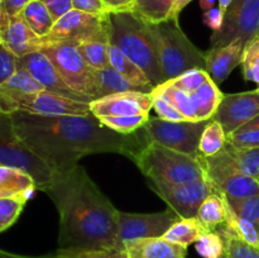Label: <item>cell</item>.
Instances as JSON below:
<instances>
[{
	"label": "cell",
	"instance_id": "1f68e13d",
	"mask_svg": "<svg viewBox=\"0 0 259 258\" xmlns=\"http://www.w3.org/2000/svg\"><path fill=\"white\" fill-rule=\"evenodd\" d=\"M225 148L242 174L258 179L259 177V147H235L225 144Z\"/></svg>",
	"mask_w": 259,
	"mask_h": 258
},
{
	"label": "cell",
	"instance_id": "30bf717a",
	"mask_svg": "<svg viewBox=\"0 0 259 258\" xmlns=\"http://www.w3.org/2000/svg\"><path fill=\"white\" fill-rule=\"evenodd\" d=\"M110 27L108 13L91 14L72 9L57 20L50 34L42 42H68L78 45L90 40L110 42Z\"/></svg>",
	"mask_w": 259,
	"mask_h": 258
},
{
	"label": "cell",
	"instance_id": "c3c4849f",
	"mask_svg": "<svg viewBox=\"0 0 259 258\" xmlns=\"http://www.w3.org/2000/svg\"><path fill=\"white\" fill-rule=\"evenodd\" d=\"M202 20H204L205 25L212 29V33H218L224 24V14L220 12L219 8H212L207 12H204Z\"/></svg>",
	"mask_w": 259,
	"mask_h": 258
},
{
	"label": "cell",
	"instance_id": "603a6c76",
	"mask_svg": "<svg viewBox=\"0 0 259 258\" xmlns=\"http://www.w3.org/2000/svg\"><path fill=\"white\" fill-rule=\"evenodd\" d=\"M0 190L5 196H18L29 200L37 190L32 176L20 169L0 166Z\"/></svg>",
	"mask_w": 259,
	"mask_h": 258
},
{
	"label": "cell",
	"instance_id": "ba28073f",
	"mask_svg": "<svg viewBox=\"0 0 259 258\" xmlns=\"http://www.w3.org/2000/svg\"><path fill=\"white\" fill-rule=\"evenodd\" d=\"M210 120L211 119L197 121H167L161 118L149 116L142 131L149 142H156L167 148L199 159L201 157L199 151L200 138Z\"/></svg>",
	"mask_w": 259,
	"mask_h": 258
},
{
	"label": "cell",
	"instance_id": "6f0895ef",
	"mask_svg": "<svg viewBox=\"0 0 259 258\" xmlns=\"http://www.w3.org/2000/svg\"><path fill=\"white\" fill-rule=\"evenodd\" d=\"M50 258H55V255H53V257H50Z\"/></svg>",
	"mask_w": 259,
	"mask_h": 258
},
{
	"label": "cell",
	"instance_id": "836d02e7",
	"mask_svg": "<svg viewBox=\"0 0 259 258\" xmlns=\"http://www.w3.org/2000/svg\"><path fill=\"white\" fill-rule=\"evenodd\" d=\"M77 50L83 57L85 62L95 70H104L110 67V58H109L108 40H90V42L78 43Z\"/></svg>",
	"mask_w": 259,
	"mask_h": 258
},
{
	"label": "cell",
	"instance_id": "52a82bcc",
	"mask_svg": "<svg viewBox=\"0 0 259 258\" xmlns=\"http://www.w3.org/2000/svg\"><path fill=\"white\" fill-rule=\"evenodd\" d=\"M206 179L218 194L227 199H244L259 194L257 179L242 174L227 148L211 157H200Z\"/></svg>",
	"mask_w": 259,
	"mask_h": 258
},
{
	"label": "cell",
	"instance_id": "44dd1931",
	"mask_svg": "<svg viewBox=\"0 0 259 258\" xmlns=\"http://www.w3.org/2000/svg\"><path fill=\"white\" fill-rule=\"evenodd\" d=\"M126 258H186L187 248L163 237L141 238L123 243Z\"/></svg>",
	"mask_w": 259,
	"mask_h": 258
},
{
	"label": "cell",
	"instance_id": "b9f144b4",
	"mask_svg": "<svg viewBox=\"0 0 259 258\" xmlns=\"http://www.w3.org/2000/svg\"><path fill=\"white\" fill-rule=\"evenodd\" d=\"M55 258H126L123 249H58Z\"/></svg>",
	"mask_w": 259,
	"mask_h": 258
},
{
	"label": "cell",
	"instance_id": "f907efd6",
	"mask_svg": "<svg viewBox=\"0 0 259 258\" xmlns=\"http://www.w3.org/2000/svg\"><path fill=\"white\" fill-rule=\"evenodd\" d=\"M30 0H3L4 10L9 17L18 15Z\"/></svg>",
	"mask_w": 259,
	"mask_h": 258
},
{
	"label": "cell",
	"instance_id": "681fc988",
	"mask_svg": "<svg viewBox=\"0 0 259 258\" xmlns=\"http://www.w3.org/2000/svg\"><path fill=\"white\" fill-rule=\"evenodd\" d=\"M108 13L111 12H123V10H131L133 7L134 0H103Z\"/></svg>",
	"mask_w": 259,
	"mask_h": 258
},
{
	"label": "cell",
	"instance_id": "4dcf8cb0",
	"mask_svg": "<svg viewBox=\"0 0 259 258\" xmlns=\"http://www.w3.org/2000/svg\"><path fill=\"white\" fill-rule=\"evenodd\" d=\"M225 201H227V199H225ZM224 225L232 234H234L239 239L244 240V242L249 243L252 245H255V247H259V232L257 228H255V225L250 223L249 220L238 215L232 209V206H230L228 201L227 209H225Z\"/></svg>",
	"mask_w": 259,
	"mask_h": 258
},
{
	"label": "cell",
	"instance_id": "816d5d0a",
	"mask_svg": "<svg viewBox=\"0 0 259 258\" xmlns=\"http://www.w3.org/2000/svg\"><path fill=\"white\" fill-rule=\"evenodd\" d=\"M191 2H192V0H176L174 8H172L171 13H169L168 19L179 20V17H180V14H181L182 10H184L185 8H186L187 5H189Z\"/></svg>",
	"mask_w": 259,
	"mask_h": 258
},
{
	"label": "cell",
	"instance_id": "4316f807",
	"mask_svg": "<svg viewBox=\"0 0 259 258\" xmlns=\"http://www.w3.org/2000/svg\"><path fill=\"white\" fill-rule=\"evenodd\" d=\"M23 19L27 22L30 29L40 38L50 34L55 25L52 15L48 12L47 7L40 0H30L20 12Z\"/></svg>",
	"mask_w": 259,
	"mask_h": 258
},
{
	"label": "cell",
	"instance_id": "484cf974",
	"mask_svg": "<svg viewBox=\"0 0 259 258\" xmlns=\"http://www.w3.org/2000/svg\"><path fill=\"white\" fill-rule=\"evenodd\" d=\"M210 232L202 225V223L195 218H180L166 233L163 238L168 242L176 243V244L189 247L190 244H195L196 240L201 237L204 233Z\"/></svg>",
	"mask_w": 259,
	"mask_h": 258
},
{
	"label": "cell",
	"instance_id": "cb8c5ba5",
	"mask_svg": "<svg viewBox=\"0 0 259 258\" xmlns=\"http://www.w3.org/2000/svg\"><path fill=\"white\" fill-rule=\"evenodd\" d=\"M109 58H110V66L120 73L123 77L133 82L134 85L141 86L142 89L151 94L153 91L154 86L148 80L144 71L137 65L136 62L131 60L126 55H124L118 47L110 45L109 46Z\"/></svg>",
	"mask_w": 259,
	"mask_h": 258
},
{
	"label": "cell",
	"instance_id": "8fae6325",
	"mask_svg": "<svg viewBox=\"0 0 259 258\" xmlns=\"http://www.w3.org/2000/svg\"><path fill=\"white\" fill-rule=\"evenodd\" d=\"M259 37V0H233L224 15V24L212 33L211 47L228 45L234 40L247 43Z\"/></svg>",
	"mask_w": 259,
	"mask_h": 258
},
{
	"label": "cell",
	"instance_id": "f546056e",
	"mask_svg": "<svg viewBox=\"0 0 259 258\" xmlns=\"http://www.w3.org/2000/svg\"><path fill=\"white\" fill-rule=\"evenodd\" d=\"M175 3L176 0H134L131 10L147 23L157 24L168 19Z\"/></svg>",
	"mask_w": 259,
	"mask_h": 258
},
{
	"label": "cell",
	"instance_id": "91938a15",
	"mask_svg": "<svg viewBox=\"0 0 259 258\" xmlns=\"http://www.w3.org/2000/svg\"><path fill=\"white\" fill-rule=\"evenodd\" d=\"M222 258H224V257H222Z\"/></svg>",
	"mask_w": 259,
	"mask_h": 258
},
{
	"label": "cell",
	"instance_id": "e0dca14e",
	"mask_svg": "<svg viewBox=\"0 0 259 258\" xmlns=\"http://www.w3.org/2000/svg\"><path fill=\"white\" fill-rule=\"evenodd\" d=\"M19 111L48 116L89 115L91 114L90 103L73 100V99L66 98V96L58 95V94L51 93L47 90L30 95L20 106Z\"/></svg>",
	"mask_w": 259,
	"mask_h": 258
},
{
	"label": "cell",
	"instance_id": "6da1fadb",
	"mask_svg": "<svg viewBox=\"0 0 259 258\" xmlns=\"http://www.w3.org/2000/svg\"><path fill=\"white\" fill-rule=\"evenodd\" d=\"M10 116L20 139L57 172L72 168L89 154L119 153L132 158L149 142L142 129L128 136L116 133L93 113L48 116L17 111Z\"/></svg>",
	"mask_w": 259,
	"mask_h": 258
},
{
	"label": "cell",
	"instance_id": "d590c367",
	"mask_svg": "<svg viewBox=\"0 0 259 258\" xmlns=\"http://www.w3.org/2000/svg\"><path fill=\"white\" fill-rule=\"evenodd\" d=\"M101 123L111 131L120 134H133L144 126L148 121L149 114H138V115H109L101 116Z\"/></svg>",
	"mask_w": 259,
	"mask_h": 258
},
{
	"label": "cell",
	"instance_id": "9a60e30c",
	"mask_svg": "<svg viewBox=\"0 0 259 258\" xmlns=\"http://www.w3.org/2000/svg\"><path fill=\"white\" fill-rule=\"evenodd\" d=\"M18 67L24 68L25 71H28L45 88V90L73 99V100L90 103L89 99L83 98L82 95L73 91L66 83V81L63 80V77L58 72L57 68L55 67V65L48 60L47 56H45L39 51L18 58Z\"/></svg>",
	"mask_w": 259,
	"mask_h": 258
},
{
	"label": "cell",
	"instance_id": "7a4b0ae2",
	"mask_svg": "<svg viewBox=\"0 0 259 258\" xmlns=\"http://www.w3.org/2000/svg\"><path fill=\"white\" fill-rule=\"evenodd\" d=\"M45 192L60 215L58 249H123L118 242L119 210L82 166L57 172Z\"/></svg>",
	"mask_w": 259,
	"mask_h": 258
},
{
	"label": "cell",
	"instance_id": "2e32d148",
	"mask_svg": "<svg viewBox=\"0 0 259 258\" xmlns=\"http://www.w3.org/2000/svg\"><path fill=\"white\" fill-rule=\"evenodd\" d=\"M153 99L148 93L125 91L96 99L90 103V110L98 118L109 115H138L149 114Z\"/></svg>",
	"mask_w": 259,
	"mask_h": 258
},
{
	"label": "cell",
	"instance_id": "60d3db41",
	"mask_svg": "<svg viewBox=\"0 0 259 258\" xmlns=\"http://www.w3.org/2000/svg\"><path fill=\"white\" fill-rule=\"evenodd\" d=\"M227 201L238 215L253 223L259 232V194L244 199H227Z\"/></svg>",
	"mask_w": 259,
	"mask_h": 258
},
{
	"label": "cell",
	"instance_id": "83f0119b",
	"mask_svg": "<svg viewBox=\"0 0 259 258\" xmlns=\"http://www.w3.org/2000/svg\"><path fill=\"white\" fill-rule=\"evenodd\" d=\"M225 209H227V201L224 195L212 192L199 207L196 218L207 230L214 232L218 227L225 223Z\"/></svg>",
	"mask_w": 259,
	"mask_h": 258
},
{
	"label": "cell",
	"instance_id": "3957f363",
	"mask_svg": "<svg viewBox=\"0 0 259 258\" xmlns=\"http://www.w3.org/2000/svg\"><path fill=\"white\" fill-rule=\"evenodd\" d=\"M110 45L136 62L147 75L152 85L163 83L156 38L151 24L132 10L108 13Z\"/></svg>",
	"mask_w": 259,
	"mask_h": 258
},
{
	"label": "cell",
	"instance_id": "7c38bea8",
	"mask_svg": "<svg viewBox=\"0 0 259 258\" xmlns=\"http://www.w3.org/2000/svg\"><path fill=\"white\" fill-rule=\"evenodd\" d=\"M149 187L181 218L196 217L204 200L215 192L206 177L187 184H166L149 180Z\"/></svg>",
	"mask_w": 259,
	"mask_h": 258
},
{
	"label": "cell",
	"instance_id": "ac0fdd59",
	"mask_svg": "<svg viewBox=\"0 0 259 258\" xmlns=\"http://www.w3.org/2000/svg\"><path fill=\"white\" fill-rule=\"evenodd\" d=\"M43 90L45 88L28 71L18 67V70L0 85V113L8 115L17 113L30 95Z\"/></svg>",
	"mask_w": 259,
	"mask_h": 258
},
{
	"label": "cell",
	"instance_id": "f35d334b",
	"mask_svg": "<svg viewBox=\"0 0 259 258\" xmlns=\"http://www.w3.org/2000/svg\"><path fill=\"white\" fill-rule=\"evenodd\" d=\"M195 248L202 258H222L225 252L224 239L217 232H206L196 240Z\"/></svg>",
	"mask_w": 259,
	"mask_h": 258
},
{
	"label": "cell",
	"instance_id": "7bdbcfd3",
	"mask_svg": "<svg viewBox=\"0 0 259 258\" xmlns=\"http://www.w3.org/2000/svg\"><path fill=\"white\" fill-rule=\"evenodd\" d=\"M152 99H153V109L157 114H158V118L163 119L167 121H184L187 120L168 100H166L162 96L156 95V94H152Z\"/></svg>",
	"mask_w": 259,
	"mask_h": 258
},
{
	"label": "cell",
	"instance_id": "9f6ffc18",
	"mask_svg": "<svg viewBox=\"0 0 259 258\" xmlns=\"http://www.w3.org/2000/svg\"><path fill=\"white\" fill-rule=\"evenodd\" d=\"M0 197H5L4 192H3V191H2V190H0Z\"/></svg>",
	"mask_w": 259,
	"mask_h": 258
},
{
	"label": "cell",
	"instance_id": "bcb514c9",
	"mask_svg": "<svg viewBox=\"0 0 259 258\" xmlns=\"http://www.w3.org/2000/svg\"><path fill=\"white\" fill-rule=\"evenodd\" d=\"M40 2L47 7L55 23L63 15L67 14L70 10L73 9L72 0H40Z\"/></svg>",
	"mask_w": 259,
	"mask_h": 258
},
{
	"label": "cell",
	"instance_id": "db71d44e",
	"mask_svg": "<svg viewBox=\"0 0 259 258\" xmlns=\"http://www.w3.org/2000/svg\"><path fill=\"white\" fill-rule=\"evenodd\" d=\"M248 129H259V115L257 116V118H254L253 120H250L249 123L245 124L244 126H242L240 129H238L237 132L239 131H248Z\"/></svg>",
	"mask_w": 259,
	"mask_h": 258
},
{
	"label": "cell",
	"instance_id": "ee69618b",
	"mask_svg": "<svg viewBox=\"0 0 259 258\" xmlns=\"http://www.w3.org/2000/svg\"><path fill=\"white\" fill-rule=\"evenodd\" d=\"M18 58L0 40V85L5 82L18 70Z\"/></svg>",
	"mask_w": 259,
	"mask_h": 258
},
{
	"label": "cell",
	"instance_id": "ab89813d",
	"mask_svg": "<svg viewBox=\"0 0 259 258\" xmlns=\"http://www.w3.org/2000/svg\"><path fill=\"white\" fill-rule=\"evenodd\" d=\"M210 75L207 73L206 70H201V68H194L184 72L182 75L177 76V77L172 78V80L166 81L169 86L180 89L186 93H194L201 85H204L207 80H210Z\"/></svg>",
	"mask_w": 259,
	"mask_h": 258
},
{
	"label": "cell",
	"instance_id": "7402d4cb",
	"mask_svg": "<svg viewBox=\"0 0 259 258\" xmlns=\"http://www.w3.org/2000/svg\"><path fill=\"white\" fill-rule=\"evenodd\" d=\"M93 86L94 100L104 98V96L113 95V94L125 93V91H142V93H147L141 86L134 85L133 82L123 77L111 66L108 68H104V70H95V68H93Z\"/></svg>",
	"mask_w": 259,
	"mask_h": 258
},
{
	"label": "cell",
	"instance_id": "ffe728a7",
	"mask_svg": "<svg viewBox=\"0 0 259 258\" xmlns=\"http://www.w3.org/2000/svg\"><path fill=\"white\" fill-rule=\"evenodd\" d=\"M244 46V42L238 39L219 47H211L205 53L206 71L217 85L224 82L232 71L242 63Z\"/></svg>",
	"mask_w": 259,
	"mask_h": 258
},
{
	"label": "cell",
	"instance_id": "d6a6232c",
	"mask_svg": "<svg viewBox=\"0 0 259 258\" xmlns=\"http://www.w3.org/2000/svg\"><path fill=\"white\" fill-rule=\"evenodd\" d=\"M227 133L219 121L211 119L200 138L199 151L202 157H211L219 153L227 144Z\"/></svg>",
	"mask_w": 259,
	"mask_h": 258
},
{
	"label": "cell",
	"instance_id": "f6af8a7d",
	"mask_svg": "<svg viewBox=\"0 0 259 258\" xmlns=\"http://www.w3.org/2000/svg\"><path fill=\"white\" fill-rule=\"evenodd\" d=\"M228 143L235 147H259V129H248L229 134Z\"/></svg>",
	"mask_w": 259,
	"mask_h": 258
},
{
	"label": "cell",
	"instance_id": "8992f818",
	"mask_svg": "<svg viewBox=\"0 0 259 258\" xmlns=\"http://www.w3.org/2000/svg\"><path fill=\"white\" fill-rule=\"evenodd\" d=\"M0 166L20 169L33 177L37 190L45 192L57 171L35 154L15 132L12 116L0 113Z\"/></svg>",
	"mask_w": 259,
	"mask_h": 258
},
{
	"label": "cell",
	"instance_id": "d4e9b609",
	"mask_svg": "<svg viewBox=\"0 0 259 258\" xmlns=\"http://www.w3.org/2000/svg\"><path fill=\"white\" fill-rule=\"evenodd\" d=\"M223 95L217 83L210 78L204 85L200 86L196 91L191 93L194 99L195 106H196L197 120H209L217 113L220 105Z\"/></svg>",
	"mask_w": 259,
	"mask_h": 258
},
{
	"label": "cell",
	"instance_id": "9c48e42d",
	"mask_svg": "<svg viewBox=\"0 0 259 258\" xmlns=\"http://www.w3.org/2000/svg\"><path fill=\"white\" fill-rule=\"evenodd\" d=\"M39 52L47 56L68 86L91 101L93 99V68L85 62L77 46L68 42H42Z\"/></svg>",
	"mask_w": 259,
	"mask_h": 258
},
{
	"label": "cell",
	"instance_id": "f5cc1de1",
	"mask_svg": "<svg viewBox=\"0 0 259 258\" xmlns=\"http://www.w3.org/2000/svg\"><path fill=\"white\" fill-rule=\"evenodd\" d=\"M200 8L202 9V12H207V10L215 8V4H217V0H199Z\"/></svg>",
	"mask_w": 259,
	"mask_h": 258
},
{
	"label": "cell",
	"instance_id": "5bb4252c",
	"mask_svg": "<svg viewBox=\"0 0 259 258\" xmlns=\"http://www.w3.org/2000/svg\"><path fill=\"white\" fill-rule=\"evenodd\" d=\"M259 115V88L238 94H224L212 116L222 124L227 136L234 133Z\"/></svg>",
	"mask_w": 259,
	"mask_h": 258
},
{
	"label": "cell",
	"instance_id": "5b68a950",
	"mask_svg": "<svg viewBox=\"0 0 259 258\" xmlns=\"http://www.w3.org/2000/svg\"><path fill=\"white\" fill-rule=\"evenodd\" d=\"M149 24L156 38L163 82L194 68L206 70V56L187 38L179 20Z\"/></svg>",
	"mask_w": 259,
	"mask_h": 258
},
{
	"label": "cell",
	"instance_id": "11a10c76",
	"mask_svg": "<svg viewBox=\"0 0 259 258\" xmlns=\"http://www.w3.org/2000/svg\"><path fill=\"white\" fill-rule=\"evenodd\" d=\"M233 0H218V8L220 9V12L225 15V12H227L228 7L230 5Z\"/></svg>",
	"mask_w": 259,
	"mask_h": 258
},
{
	"label": "cell",
	"instance_id": "680465c9",
	"mask_svg": "<svg viewBox=\"0 0 259 258\" xmlns=\"http://www.w3.org/2000/svg\"><path fill=\"white\" fill-rule=\"evenodd\" d=\"M257 180H258V182H259V177H258V179H257Z\"/></svg>",
	"mask_w": 259,
	"mask_h": 258
},
{
	"label": "cell",
	"instance_id": "4fadbf2b",
	"mask_svg": "<svg viewBox=\"0 0 259 258\" xmlns=\"http://www.w3.org/2000/svg\"><path fill=\"white\" fill-rule=\"evenodd\" d=\"M180 218L181 217L171 207L164 211L151 212V214H134V212H124L119 210V245L123 248V243L132 239L163 237L164 233Z\"/></svg>",
	"mask_w": 259,
	"mask_h": 258
},
{
	"label": "cell",
	"instance_id": "74e56055",
	"mask_svg": "<svg viewBox=\"0 0 259 258\" xmlns=\"http://www.w3.org/2000/svg\"><path fill=\"white\" fill-rule=\"evenodd\" d=\"M27 200L18 196L0 197V232L12 227L22 214Z\"/></svg>",
	"mask_w": 259,
	"mask_h": 258
},
{
	"label": "cell",
	"instance_id": "8d00e7d4",
	"mask_svg": "<svg viewBox=\"0 0 259 258\" xmlns=\"http://www.w3.org/2000/svg\"><path fill=\"white\" fill-rule=\"evenodd\" d=\"M242 66L245 80L252 81L259 86V37L245 43Z\"/></svg>",
	"mask_w": 259,
	"mask_h": 258
},
{
	"label": "cell",
	"instance_id": "94428289",
	"mask_svg": "<svg viewBox=\"0 0 259 258\" xmlns=\"http://www.w3.org/2000/svg\"><path fill=\"white\" fill-rule=\"evenodd\" d=\"M258 88H259V86H258Z\"/></svg>",
	"mask_w": 259,
	"mask_h": 258
},
{
	"label": "cell",
	"instance_id": "277c9868",
	"mask_svg": "<svg viewBox=\"0 0 259 258\" xmlns=\"http://www.w3.org/2000/svg\"><path fill=\"white\" fill-rule=\"evenodd\" d=\"M131 159L151 181L187 184L206 177L200 159L156 142H148Z\"/></svg>",
	"mask_w": 259,
	"mask_h": 258
},
{
	"label": "cell",
	"instance_id": "d6986e66",
	"mask_svg": "<svg viewBox=\"0 0 259 258\" xmlns=\"http://www.w3.org/2000/svg\"><path fill=\"white\" fill-rule=\"evenodd\" d=\"M0 40L14 53L23 57L32 52H37L42 47V38L38 37L29 28L20 13L0 22Z\"/></svg>",
	"mask_w": 259,
	"mask_h": 258
},
{
	"label": "cell",
	"instance_id": "e575fe53",
	"mask_svg": "<svg viewBox=\"0 0 259 258\" xmlns=\"http://www.w3.org/2000/svg\"><path fill=\"white\" fill-rule=\"evenodd\" d=\"M214 232L219 233L224 239V258H259V247L239 239L225 228L224 224L218 227Z\"/></svg>",
	"mask_w": 259,
	"mask_h": 258
},
{
	"label": "cell",
	"instance_id": "7dc6e473",
	"mask_svg": "<svg viewBox=\"0 0 259 258\" xmlns=\"http://www.w3.org/2000/svg\"><path fill=\"white\" fill-rule=\"evenodd\" d=\"M73 9L91 14H105L108 13L103 0H72Z\"/></svg>",
	"mask_w": 259,
	"mask_h": 258
},
{
	"label": "cell",
	"instance_id": "f1b7e54d",
	"mask_svg": "<svg viewBox=\"0 0 259 258\" xmlns=\"http://www.w3.org/2000/svg\"><path fill=\"white\" fill-rule=\"evenodd\" d=\"M152 94L162 96L166 100H168L187 120L197 121V114H196V106H195L194 99H192L191 94L182 91L180 89L169 86L168 83L163 82L161 85L156 86L152 91Z\"/></svg>",
	"mask_w": 259,
	"mask_h": 258
}]
</instances>
